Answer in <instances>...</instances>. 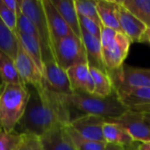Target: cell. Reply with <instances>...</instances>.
<instances>
[{
    "label": "cell",
    "instance_id": "cell-30",
    "mask_svg": "<svg viewBox=\"0 0 150 150\" xmlns=\"http://www.w3.org/2000/svg\"><path fill=\"white\" fill-rule=\"evenodd\" d=\"M0 18L8 28L15 33L17 31L18 16L4 4L3 0H0Z\"/></svg>",
    "mask_w": 150,
    "mask_h": 150
},
{
    "label": "cell",
    "instance_id": "cell-24",
    "mask_svg": "<svg viewBox=\"0 0 150 150\" xmlns=\"http://www.w3.org/2000/svg\"><path fill=\"white\" fill-rule=\"evenodd\" d=\"M18 49V40L16 34L11 31L0 18V50L6 53L13 60Z\"/></svg>",
    "mask_w": 150,
    "mask_h": 150
},
{
    "label": "cell",
    "instance_id": "cell-9",
    "mask_svg": "<svg viewBox=\"0 0 150 150\" xmlns=\"http://www.w3.org/2000/svg\"><path fill=\"white\" fill-rule=\"evenodd\" d=\"M14 62L18 74L25 85H33L36 88H42L44 86L42 71L39 69L29 54L24 50L19 42Z\"/></svg>",
    "mask_w": 150,
    "mask_h": 150
},
{
    "label": "cell",
    "instance_id": "cell-27",
    "mask_svg": "<svg viewBox=\"0 0 150 150\" xmlns=\"http://www.w3.org/2000/svg\"><path fill=\"white\" fill-rule=\"evenodd\" d=\"M75 4L79 16L92 19L102 25L98 17L96 0H75Z\"/></svg>",
    "mask_w": 150,
    "mask_h": 150
},
{
    "label": "cell",
    "instance_id": "cell-10",
    "mask_svg": "<svg viewBox=\"0 0 150 150\" xmlns=\"http://www.w3.org/2000/svg\"><path fill=\"white\" fill-rule=\"evenodd\" d=\"M43 77L44 86L48 90L62 95L73 92L67 71L57 63L55 59L43 62Z\"/></svg>",
    "mask_w": 150,
    "mask_h": 150
},
{
    "label": "cell",
    "instance_id": "cell-7",
    "mask_svg": "<svg viewBox=\"0 0 150 150\" xmlns=\"http://www.w3.org/2000/svg\"><path fill=\"white\" fill-rule=\"evenodd\" d=\"M115 93L132 89L150 87V69H143L124 64L117 72L109 74Z\"/></svg>",
    "mask_w": 150,
    "mask_h": 150
},
{
    "label": "cell",
    "instance_id": "cell-1",
    "mask_svg": "<svg viewBox=\"0 0 150 150\" xmlns=\"http://www.w3.org/2000/svg\"><path fill=\"white\" fill-rule=\"evenodd\" d=\"M29 91V98L25 111L18 127L19 134L42 136L57 124H70L71 112L60 94L45 86L36 88L25 85Z\"/></svg>",
    "mask_w": 150,
    "mask_h": 150
},
{
    "label": "cell",
    "instance_id": "cell-26",
    "mask_svg": "<svg viewBox=\"0 0 150 150\" xmlns=\"http://www.w3.org/2000/svg\"><path fill=\"white\" fill-rule=\"evenodd\" d=\"M65 129L76 150H105L106 142H94L83 138L70 125L65 126Z\"/></svg>",
    "mask_w": 150,
    "mask_h": 150
},
{
    "label": "cell",
    "instance_id": "cell-3",
    "mask_svg": "<svg viewBox=\"0 0 150 150\" xmlns=\"http://www.w3.org/2000/svg\"><path fill=\"white\" fill-rule=\"evenodd\" d=\"M29 98L25 84L7 83L0 87V123L3 130L12 133L22 119Z\"/></svg>",
    "mask_w": 150,
    "mask_h": 150
},
{
    "label": "cell",
    "instance_id": "cell-15",
    "mask_svg": "<svg viewBox=\"0 0 150 150\" xmlns=\"http://www.w3.org/2000/svg\"><path fill=\"white\" fill-rule=\"evenodd\" d=\"M40 140L45 150H76L65 126L60 123L40 136Z\"/></svg>",
    "mask_w": 150,
    "mask_h": 150
},
{
    "label": "cell",
    "instance_id": "cell-34",
    "mask_svg": "<svg viewBox=\"0 0 150 150\" xmlns=\"http://www.w3.org/2000/svg\"><path fill=\"white\" fill-rule=\"evenodd\" d=\"M105 150H127L126 147H122L120 145H115V144H110L106 143Z\"/></svg>",
    "mask_w": 150,
    "mask_h": 150
},
{
    "label": "cell",
    "instance_id": "cell-22",
    "mask_svg": "<svg viewBox=\"0 0 150 150\" xmlns=\"http://www.w3.org/2000/svg\"><path fill=\"white\" fill-rule=\"evenodd\" d=\"M7 83L24 84L16 69L14 60L0 50V87Z\"/></svg>",
    "mask_w": 150,
    "mask_h": 150
},
{
    "label": "cell",
    "instance_id": "cell-32",
    "mask_svg": "<svg viewBox=\"0 0 150 150\" xmlns=\"http://www.w3.org/2000/svg\"><path fill=\"white\" fill-rule=\"evenodd\" d=\"M18 150H45L40 137L22 134V141Z\"/></svg>",
    "mask_w": 150,
    "mask_h": 150
},
{
    "label": "cell",
    "instance_id": "cell-14",
    "mask_svg": "<svg viewBox=\"0 0 150 150\" xmlns=\"http://www.w3.org/2000/svg\"><path fill=\"white\" fill-rule=\"evenodd\" d=\"M116 95L128 110L142 113L150 112V87L132 89Z\"/></svg>",
    "mask_w": 150,
    "mask_h": 150
},
{
    "label": "cell",
    "instance_id": "cell-8",
    "mask_svg": "<svg viewBox=\"0 0 150 150\" xmlns=\"http://www.w3.org/2000/svg\"><path fill=\"white\" fill-rule=\"evenodd\" d=\"M119 124L131 135L135 142H150V123L142 112L128 110L116 119L107 120Z\"/></svg>",
    "mask_w": 150,
    "mask_h": 150
},
{
    "label": "cell",
    "instance_id": "cell-31",
    "mask_svg": "<svg viewBox=\"0 0 150 150\" xmlns=\"http://www.w3.org/2000/svg\"><path fill=\"white\" fill-rule=\"evenodd\" d=\"M79 23H80L81 29L84 30L88 33H90L92 36L100 40L102 25L97 23L96 21H94L92 19H90V18H84L82 16H79Z\"/></svg>",
    "mask_w": 150,
    "mask_h": 150
},
{
    "label": "cell",
    "instance_id": "cell-17",
    "mask_svg": "<svg viewBox=\"0 0 150 150\" xmlns=\"http://www.w3.org/2000/svg\"><path fill=\"white\" fill-rule=\"evenodd\" d=\"M81 33H82V40L83 42L86 51L88 65L90 67L97 68L102 71L107 72L103 63L100 40L92 36L91 34L88 33L83 29H81Z\"/></svg>",
    "mask_w": 150,
    "mask_h": 150
},
{
    "label": "cell",
    "instance_id": "cell-11",
    "mask_svg": "<svg viewBox=\"0 0 150 150\" xmlns=\"http://www.w3.org/2000/svg\"><path fill=\"white\" fill-rule=\"evenodd\" d=\"M106 120L98 116L83 114L71 120L70 126L83 138L94 142H105L103 128Z\"/></svg>",
    "mask_w": 150,
    "mask_h": 150
},
{
    "label": "cell",
    "instance_id": "cell-18",
    "mask_svg": "<svg viewBox=\"0 0 150 150\" xmlns=\"http://www.w3.org/2000/svg\"><path fill=\"white\" fill-rule=\"evenodd\" d=\"M97 8L98 17L103 26L111 28L117 32H121L118 16L119 1L98 0L97 1Z\"/></svg>",
    "mask_w": 150,
    "mask_h": 150
},
{
    "label": "cell",
    "instance_id": "cell-23",
    "mask_svg": "<svg viewBox=\"0 0 150 150\" xmlns=\"http://www.w3.org/2000/svg\"><path fill=\"white\" fill-rule=\"evenodd\" d=\"M15 34L21 47L29 54V56L33 60V62L43 73V58L40 40L34 37L18 32H16Z\"/></svg>",
    "mask_w": 150,
    "mask_h": 150
},
{
    "label": "cell",
    "instance_id": "cell-37",
    "mask_svg": "<svg viewBox=\"0 0 150 150\" xmlns=\"http://www.w3.org/2000/svg\"><path fill=\"white\" fill-rule=\"evenodd\" d=\"M127 150H138L137 148V142H134L132 146L130 147H127Z\"/></svg>",
    "mask_w": 150,
    "mask_h": 150
},
{
    "label": "cell",
    "instance_id": "cell-6",
    "mask_svg": "<svg viewBox=\"0 0 150 150\" xmlns=\"http://www.w3.org/2000/svg\"><path fill=\"white\" fill-rule=\"evenodd\" d=\"M53 47L55 61L65 70L77 64L88 63L82 38L74 33L60 40Z\"/></svg>",
    "mask_w": 150,
    "mask_h": 150
},
{
    "label": "cell",
    "instance_id": "cell-5",
    "mask_svg": "<svg viewBox=\"0 0 150 150\" xmlns=\"http://www.w3.org/2000/svg\"><path fill=\"white\" fill-rule=\"evenodd\" d=\"M20 10L33 22L38 32L43 62L54 59L53 42L42 0H20Z\"/></svg>",
    "mask_w": 150,
    "mask_h": 150
},
{
    "label": "cell",
    "instance_id": "cell-29",
    "mask_svg": "<svg viewBox=\"0 0 150 150\" xmlns=\"http://www.w3.org/2000/svg\"><path fill=\"white\" fill-rule=\"evenodd\" d=\"M16 32H18V33H24V34L34 37V38H36V39H38L40 40L39 34H38V32H37L34 25L22 12H20L18 15V18H17V31Z\"/></svg>",
    "mask_w": 150,
    "mask_h": 150
},
{
    "label": "cell",
    "instance_id": "cell-33",
    "mask_svg": "<svg viewBox=\"0 0 150 150\" xmlns=\"http://www.w3.org/2000/svg\"><path fill=\"white\" fill-rule=\"evenodd\" d=\"M4 4L13 12L17 14V16L21 12L20 10V0H3Z\"/></svg>",
    "mask_w": 150,
    "mask_h": 150
},
{
    "label": "cell",
    "instance_id": "cell-12",
    "mask_svg": "<svg viewBox=\"0 0 150 150\" xmlns=\"http://www.w3.org/2000/svg\"><path fill=\"white\" fill-rule=\"evenodd\" d=\"M118 16L121 32L129 38L132 43L141 42L142 37L148 28L147 25L127 10L120 1H119Z\"/></svg>",
    "mask_w": 150,
    "mask_h": 150
},
{
    "label": "cell",
    "instance_id": "cell-20",
    "mask_svg": "<svg viewBox=\"0 0 150 150\" xmlns=\"http://www.w3.org/2000/svg\"><path fill=\"white\" fill-rule=\"evenodd\" d=\"M103 134L105 142L110 144L120 145L127 148L132 146L135 142L126 129L119 124L111 121H106L105 123Z\"/></svg>",
    "mask_w": 150,
    "mask_h": 150
},
{
    "label": "cell",
    "instance_id": "cell-25",
    "mask_svg": "<svg viewBox=\"0 0 150 150\" xmlns=\"http://www.w3.org/2000/svg\"><path fill=\"white\" fill-rule=\"evenodd\" d=\"M120 3L147 27H150V0H121Z\"/></svg>",
    "mask_w": 150,
    "mask_h": 150
},
{
    "label": "cell",
    "instance_id": "cell-2",
    "mask_svg": "<svg viewBox=\"0 0 150 150\" xmlns=\"http://www.w3.org/2000/svg\"><path fill=\"white\" fill-rule=\"evenodd\" d=\"M60 95L69 109L71 115L72 112L76 111L81 112V115H95L107 120L116 119L128 111L121 103L116 93L107 98L82 91H73L68 95Z\"/></svg>",
    "mask_w": 150,
    "mask_h": 150
},
{
    "label": "cell",
    "instance_id": "cell-19",
    "mask_svg": "<svg viewBox=\"0 0 150 150\" xmlns=\"http://www.w3.org/2000/svg\"><path fill=\"white\" fill-rule=\"evenodd\" d=\"M51 2L68 24L73 33L77 37L82 38L79 16L76 9L75 0H51Z\"/></svg>",
    "mask_w": 150,
    "mask_h": 150
},
{
    "label": "cell",
    "instance_id": "cell-39",
    "mask_svg": "<svg viewBox=\"0 0 150 150\" xmlns=\"http://www.w3.org/2000/svg\"><path fill=\"white\" fill-rule=\"evenodd\" d=\"M2 131H4V130H3V127H2V125H1V123H0V132H2Z\"/></svg>",
    "mask_w": 150,
    "mask_h": 150
},
{
    "label": "cell",
    "instance_id": "cell-21",
    "mask_svg": "<svg viewBox=\"0 0 150 150\" xmlns=\"http://www.w3.org/2000/svg\"><path fill=\"white\" fill-rule=\"evenodd\" d=\"M90 72L94 83V93L97 96L107 98L115 93L112 81L107 72L90 67Z\"/></svg>",
    "mask_w": 150,
    "mask_h": 150
},
{
    "label": "cell",
    "instance_id": "cell-16",
    "mask_svg": "<svg viewBox=\"0 0 150 150\" xmlns=\"http://www.w3.org/2000/svg\"><path fill=\"white\" fill-rule=\"evenodd\" d=\"M73 91L94 93V83L88 63L75 65L66 70Z\"/></svg>",
    "mask_w": 150,
    "mask_h": 150
},
{
    "label": "cell",
    "instance_id": "cell-35",
    "mask_svg": "<svg viewBox=\"0 0 150 150\" xmlns=\"http://www.w3.org/2000/svg\"><path fill=\"white\" fill-rule=\"evenodd\" d=\"M141 42H148L150 44V27H148L145 31V33H143Z\"/></svg>",
    "mask_w": 150,
    "mask_h": 150
},
{
    "label": "cell",
    "instance_id": "cell-38",
    "mask_svg": "<svg viewBox=\"0 0 150 150\" xmlns=\"http://www.w3.org/2000/svg\"><path fill=\"white\" fill-rule=\"evenodd\" d=\"M144 114V116H145V118H146V120L149 121L150 123V112H144L143 113Z\"/></svg>",
    "mask_w": 150,
    "mask_h": 150
},
{
    "label": "cell",
    "instance_id": "cell-28",
    "mask_svg": "<svg viewBox=\"0 0 150 150\" xmlns=\"http://www.w3.org/2000/svg\"><path fill=\"white\" fill-rule=\"evenodd\" d=\"M22 141V134L0 132V150H18Z\"/></svg>",
    "mask_w": 150,
    "mask_h": 150
},
{
    "label": "cell",
    "instance_id": "cell-4",
    "mask_svg": "<svg viewBox=\"0 0 150 150\" xmlns=\"http://www.w3.org/2000/svg\"><path fill=\"white\" fill-rule=\"evenodd\" d=\"M101 52L104 66L108 74L119 71L125 64L131 40L121 32H117L102 25Z\"/></svg>",
    "mask_w": 150,
    "mask_h": 150
},
{
    "label": "cell",
    "instance_id": "cell-36",
    "mask_svg": "<svg viewBox=\"0 0 150 150\" xmlns=\"http://www.w3.org/2000/svg\"><path fill=\"white\" fill-rule=\"evenodd\" d=\"M138 150H150V142H137Z\"/></svg>",
    "mask_w": 150,
    "mask_h": 150
},
{
    "label": "cell",
    "instance_id": "cell-13",
    "mask_svg": "<svg viewBox=\"0 0 150 150\" xmlns=\"http://www.w3.org/2000/svg\"><path fill=\"white\" fill-rule=\"evenodd\" d=\"M42 3L54 47V43L72 34L73 32L54 7L51 0H42Z\"/></svg>",
    "mask_w": 150,
    "mask_h": 150
}]
</instances>
